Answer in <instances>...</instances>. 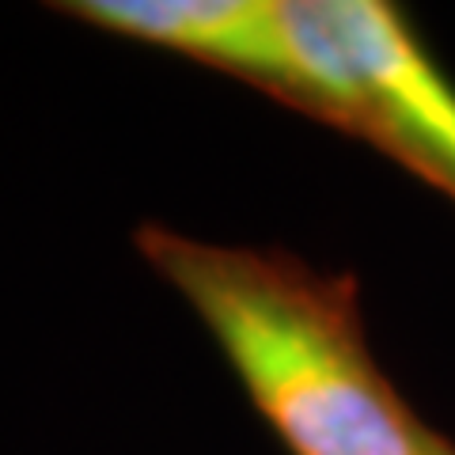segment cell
Segmentation results:
<instances>
[{
	"label": "cell",
	"mask_w": 455,
	"mask_h": 455,
	"mask_svg": "<svg viewBox=\"0 0 455 455\" xmlns=\"http://www.w3.org/2000/svg\"><path fill=\"white\" fill-rule=\"evenodd\" d=\"M133 243L205 323L292 455H429L436 436L376 364L349 277L164 224H140Z\"/></svg>",
	"instance_id": "1"
},
{
	"label": "cell",
	"mask_w": 455,
	"mask_h": 455,
	"mask_svg": "<svg viewBox=\"0 0 455 455\" xmlns=\"http://www.w3.org/2000/svg\"><path fill=\"white\" fill-rule=\"evenodd\" d=\"M284 103L379 145L455 197V84L398 8L379 0H281Z\"/></svg>",
	"instance_id": "2"
},
{
	"label": "cell",
	"mask_w": 455,
	"mask_h": 455,
	"mask_svg": "<svg viewBox=\"0 0 455 455\" xmlns=\"http://www.w3.org/2000/svg\"><path fill=\"white\" fill-rule=\"evenodd\" d=\"M53 8L118 38L224 68L277 99L289 92L281 0H68Z\"/></svg>",
	"instance_id": "3"
},
{
	"label": "cell",
	"mask_w": 455,
	"mask_h": 455,
	"mask_svg": "<svg viewBox=\"0 0 455 455\" xmlns=\"http://www.w3.org/2000/svg\"><path fill=\"white\" fill-rule=\"evenodd\" d=\"M429 455H455V448H448V444H444V440H440V436H436V440H433V448H429Z\"/></svg>",
	"instance_id": "4"
}]
</instances>
